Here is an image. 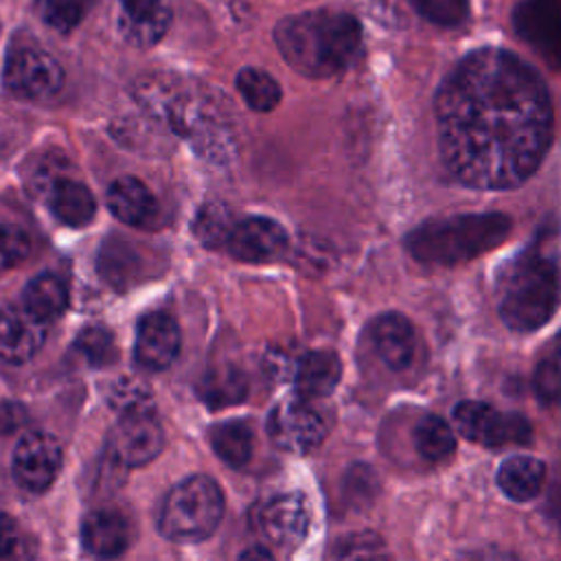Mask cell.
<instances>
[{"instance_id": "cell-18", "label": "cell", "mask_w": 561, "mask_h": 561, "mask_svg": "<svg viewBox=\"0 0 561 561\" xmlns=\"http://www.w3.org/2000/svg\"><path fill=\"white\" fill-rule=\"evenodd\" d=\"M370 340L379 359L392 368L403 370L410 366L416 351V333L412 322L401 313H381L370 324Z\"/></svg>"}, {"instance_id": "cell-26", "label": "cell", "mask_w": 561, "mask_h": 561, "mask_svg": "<svg viewBox=\"0 0 561 561\" xmlns=\"http://www.w3.org/2000/svg\"><path fill=\"white\" fill-rule=\"evenodd\" d=\"M414 447L427 460H443L456 449V434L443 416L425 414L414 427Z\"/></svg>"}, {"instance_id": "cell-14", "label": "cell", "mask_w": 561, "mask_h": 561, "mask_svg": "<svg viewBox=\"0 0 561 561\" xmlns=\"http://www.w3.org/2000/svg\"><path fill=\"white\" fill-rule=\"evenodd\" d=\"M180 351V327L178 322L164 313L153 311L140 318L136 329V346L134 355L142 368L164 370L173 364Z\"/></svg>"}, {"instance_id": "cell-4", "label": "cell", "mask_w": 561, "mask_h": 561, "mask_svg": "<svg viewBox=\"0 0 561 561\" xmlns=\"http://www.w3.org/2000/svg\"><path fill=\"white\" fill-rule=\"evenodd\" d=\"M508 230L511 219L502 213L460 215L419 226L408 234L405 245L416 261L454 265L500 245Z\"/></svg>"}, {"instance_id": "cell-37", "label": "cell", "mask_w": 561, "mask_h": 561, "mask_svg": "<svg viewBox=\"0 0 561 561\" xmlns=\"http://www.w3.org/2000/svg\"><path fill=\"white\" fill-rule=\"evenodd\" d=\"M22 548V535L13 517L0 511V561H13Z\"/></svg>"}, {"instance_id": "cell-16", "label": "cell", "mask_w": 561, "mask_h": 561, "mask_svg": "<svg viewBox=\"0 0 561 561\" xmlns=\"http://www.w3.org/2000/svg\"><path fill=\"white\" fill-rule=\"evenodd\" d=\"M309 504L300 493H283L270 500L261 513V528L278 546H298L309 530Z\"/></svg>"}, {"instance_id": "cell-9", "label": "cell", "mask_w": 561, "mask_h": 561, "mask_svg": "<svg viewBox=\"0 0 561 561\" xmlns=\"http://www.w3.org/2000/svg\"><path fill=\"white\" fill-rule=\"evenodd\" d=\"M61 467V445L48 432H26L11 458L15 482L31 493L46 491Z\"/></svg>"}, {"instance_id": "cell-35", "label": "cell", "mask_w": 561, "mask_h": 561, "mask_svg": "<svg viewBox=\"0 0 561 561\" xmlns=\"http://www.w3.org/2000/svg\"><path fill=\"white\" fill-rule=\"evenodd\" d=\"M533 390L546 405L561 401V366L552 359L539 362L533 375Z\"/></svg>"}, {"instance_id": "cell-33", "label": "cell", "mask_w": 561, "mask_h": 561, "mask_svg": "<svg viewBox=\"0 0 561 561\" xmlns=\"http://www.w3.org/2000/svg\"><path fill=\"white\" fill-rule=\"evenodd\" d=\"M75 348L92 364V366H105L116 357L114 348V337L107 329L103 327H88L83 329L77 340Z\"/></svg>"}, {"instance_id": "cell-27", "label": "cell", "mask_w": 561, "mask_h": 561, "mask_svg": "<svg viewBox=\"0 0 561 561\" xmlns=\"http://www.w3.org/2000/svg\"><path fill=\"white\" fill-rule=\"evenodd\" d=\"M234 226H237V219L232 210L221 202H210L197 210L193 221V232L206 248H226Z\"/></svg>"}, {"instance_id": "cell-39", "label": "cell", "mask_w": 561, "mask_h": 561, "mask_svg": "<svg viewBox=\"0 0 561 561\" xmlns=\"http://www.w3.org/2000/svg\"><path fill=\"white\" fill-rule=\"evenodd\" d=\"M26 410L18 401H0V434H9L24 423Z\"/></svg>"}, {"instance_id": "cell-40", "label": "cell", "mask_w": 561, "mask_h": 561, "mask_svg": "<svg viewBox=\"0 0 561 561\" xmlns=\"http://www.w3.org/2000/svg\"><path fill=\"white\" fill-rule=\"evenodd\" d=\"M237 561H274L272 552L263 546H250L241 552V557Z\"/></svg>"}, {"instance_id": "cell-30", "label": "cell", "mask_w": 561, "mask_h": 561, "mask_svg": "<svg viewBox=\"0 0 561 561\" xmlns=\"http://www.w3.org/2000/svg\"><path fill=\"white\" fill-rule=\"evenodd\" d=\"M94 0H37L42 20L61 33L72 31L83 22Z\"/></svg>"}, {"instance_id": "cell-7", "label": "cell", "mask_w": 561, "mask_h": 561, "mask_svg": "<svg viewBox=\"0 0 561 561\" xmlns=\"http://www.w3.org/2000/svg\"><path fill=\"white\" fill-rule=\"evenodd\" d=\"M64 83V70L53 55L35 46H18L4 64V85L20 99H48Z\"/></svg>"}, {"instance_id": "cell-1", "label": "cell", "mask_w": 561, "mask_h": 561, "mask_svg": "<svg viewBox=\"0 0 561 561\" xmlns=\"http://www.w3.org/2000/svg\"><path fill=\"white\" fill-rule=\"evenodd\" d=\"M440 156L473 188L526 182L552 138V105L541 77L517 55L482 48L467 55L436 94Z\"/></svg>"}, {"instance_id": "cell-21", "label": "cell", "mask_w": 561, "mask_h": 561, "mask_svg": "<svg viewBox=\"0 0 561 561\" xmlns=\"http://www.w3.org/2000/svg\"><path fill=\"white\" fill-rule=\"evenodd\" d=\"M340 377L342 364L333 351H311L296 366V390L302 399H320L335 390Z\"/></svg>"}, {"instance_id": "cell-12", "label": "cell", "mask_w": 561, "mask_h": 561, "mask_svg": "<svg viewBox=\"0 0 561 561\" xmlns=\"http://www.w3.org/2000/svg\"><path fill=\"white\" fill-rule=\"evenodd\" d=\"M164 445V434L151 410L127 412L112 434V449L118 462L140 467L151 462Z\"/></svg>"}, {"instance_id": "cell-19", "label": "cell", "mask_w": 561, "mask_h": 561, "mask_svg": "<svg viewBox=\"0 0 561 561\" xmlns=\"http://www.w3.org/2000/svg\"><path fill=\"white\" fill-rule=\"evenodd\" d=\"M118 28L136 46L156 44L171 24V11L162 0H121Z\"/></svg>"}, {"instance_id": "cell-8", "label": "cell", "mask_w": 561, "mask_h": 561, "mask_svg": "<svg viewBox=\"0 0 561 561\" xmlns=\"http://www.w3.org/2000/svg\"><path fill=\"white\" fill-rule=\"evenodd\" d=\"M267 434L283 451L309 454L324 440L327 423L307 399H289L270 412Z\"/></svg>"}, {"instance_id": "cell-34", "label": "cell", "mask_w": 561, "mask_h": 561, "mask_svg": "<svg viewBox=\"0 0 561 561\" xmlns=\"http://www.w3.org/2000/svg\"><path fill=\"white\" fill-rule=\"evenodd\" d=\"M412 7L430 22L458 26L469 15V0H410Z\"/></svg>"}, {"instance_id": "cell-6", "label": "cell", "mask_w": 561, "mask_h": 561, "mask_svg": "<svg viewBox=\"0 0 561 561\" xmlns=\"http://www.w3.org/2000/svg\"><path fill=\"white\" fill-rule=\"evenodd\" d=\"M456 430L462 438L484 445H522L530 440V423L519 412H500L484 401H462L454 408Z\"/></svg>"}, {"instance_id": "cell-2", "label": "cell", "mask_w": 561, "mask_h": 561, "mask_svg": "<svg viewBox=\"0 0 561 561\" xmlns=\"http://www.w3.org/2000/svg\"><path fill=\"white\" fill-rule=\"evenodd\" d=\"M274 42L296 72L324 79L353 64L362 46V28L348 13L316 9L280 20Z\"/></svg>"}, {"instance_id": "cell-31", "label": "cell", "mask_w": 561, "mask_h": 561, "mask_svg": "<svg viewBox=\"0 0 561 561\" xmlns=\"http://www.w3.org/2000/svg\"><path fill=\"white\" fill-rule=\"evenodd\" d=\"M134 263H136L134 250L118 239H110L99 254V270L103 278L110 280L112 285H123L125 280H129V276L134 274L131 270H136Z\"/></svg>"}, {"instance_id": "cell-32", "label": "cell", "mask_w": 561, "mask_h": 561, "mask_svg": "<svg viewBox=\"0 0 561 561\" xmlns=\"http://www.w3.org/2000/svg\"><path fill=\"white\" fill-rule=\"evenodd\" d=\"M31 252L28 230L15 221L0 217V270L22 263Z\"/></svg>"}, {"instance_id": "cell-36", "label": "cell", "mask_w": 561, "mask_h": 561, "mask_svg": "<svg viewBox=\"0 0 561 561\" xmlns=\"http://www.w3.org/2000/svg\"><path fill=\"white\" fill-rule=\"evenodd\" d=\"M149 401H151V394L147 392V388L134 379H123L112 390V405H116L123 414L151 410Z\"/></svg>"}, {"instance_id": "cell-5", "label": "cell", "mask_w": 561, "mask_h": 561, "mask_svg": "<svg viewBox=\"0 0 561 561\" xmlns=\"http://www.w3.org/2000/svg\"><path fill=\"white\" fill-rule=\"evenodd\" d=\"M224 517V493L208 476H191L178 482L164 497L160 530L173 541H202L210 537Z\"/></svg>"}, {"instance_id": "cell-25", "label": "cell", "mask_w": 561, "mask_h": 561, "mask_svg": "<svg viewBox=\"0 0 561 561\" xmlns=\"http://www.w3.org/2000/svg\"><path fill=\"white\" fill-rule=\"evenodd\" d=\"M215 454L230 467H243L252 456V430L243 421H226L210 430Z\"/></svg>"}, {"instance_id": "cell-13", "label": "cell", "mask_w": 561, "mask_h": 561, "mask_svg": "<svg viewBox=\"0 0 561 561\" xmlns=\"http://www.w3.org/2000/svg\"><path fill=\"white\" fill-rule=\"evenodd\" d=\"M226 250L243 263H270L287 250V232L274 219L248 217L237 221Z\"/></svg>"}, {"instance_id": "cell-15", "label": "cell", "mask_w": 561, "mask_h": 561, "mask_svg": "<svg viewBox=\"0 0 561 561\" xmlns=\"http://www.w3.org/2000/svg\"><path fill=\"white\" fill-rule=\"evenodd\" d=\"M46 322L24 307L0 309V359L7 364L28 362L46 340Z\"/></svg>"}, {"instance_id": "cell-20", "label": "cell", "mask_w": 561, "mask_h": 561, "mask_svg": "<svg viewBox=\"0 0 561 561\" xmlns=\"http://www.w3.org/2000/svg\"><path fill=\"white\" fill-rule=\"evenodd\" d=\"M105 202L116 219L127 226L145 228L158 217V202L153 193L131 175H123L114 180L107 188Z\"/></svg>"}, {"instance_id": "cell-10", "label": "cell", "mask_w": 561, "mask_h": 561, "mask_svg": "<svg viewBox=\"0 0 561 561\" xmlns=\"http://www.w3.org/2000/svg\"><path fill=\"white\" fill-rule=\"evenodd\" d=\"M513 26L543 61L561 66V0H522Z\"/></svg>"}, {"instance_id": "cell-23", "label": "cell", "mask_w": 561, "mask_h": 561, "mask_svg": "<svg viewBox=\"0 0 561 561\" xmlns=\"http://www.w3.org/2000/svg\"><path fill=\"white\" fill-rule=\"evenodd\" d=\"M66 307H68V287L53 272L37 274L24 287V309L46 324L57 320L66 311Z\"/></svg>"}, {"instance_id": "cell-29", "label": "cell", "mask_w": 561, "mask_h": 561, "mask_svg": "<svg viewBox=\"0 0 561 561\" xmlns=\"http://www.w3.org/2000/svg\"><path fill=\"white\" fill-rule=\"evenodd\" d=\"M335 561H390V552L377 533L359 530L337 543Z\"/></svg>"}, {"instance_id": "cell-38", "label": "cell", "mask_w": 561, "mask_h": 561, "mask_svg": "<svg viewBox=\"0 0 561 561\" xmlns=\"http://www.w3.org/2000/svg\"><path fill=\"white\" fill-rule=\"evenodd\" d=\"M458 561H519L513 552L500 548V546H478L460 554Z\"/></svg>"}, {"instance_id": "cell-28", "label": "cell", "mask_w": 561, "mask_h": 561, "mask_svg": "<svg viewBox=\"0 0 561 561\" xmlns=\"http://www.w3.org/2000/svg\"><path fill=\"white\" fill-rule=\"evenodd\" d=\"M245 392H248L245 377L241 375V370H237L232 366H224V368L210 370L204 377L202 388H199V394L213 408L239 403L245 397Z\"/></svg>"}, {"instance_id": "cell-3", "label": "cell", "mask_w": 561, "mask_h": 561, "mask_svg": "<svg viewBox=\"0 0 561 561\" xmlns=\"http://www.w3.org/2000/svg\"><path fill=\"white\" fill-rule=\"evenodd\" d=\"M557 265L537 250H526L497 274L495 298L502 322L513 331L543 327L559 305Z\"/></svg>"}, {"instance_id": "cell-11", "label": "cell", "mask_w": 561, "mask_h": 561, "mask_svg": "<svg viewBox=\"0 0 561 561\" xmlns=\"http://www.w3.org/2000/svg\"><path fill=\"white\" fill-rule=\"evenodd\" d=\"M35 186L44 195L50 213L61 224L79 228L92 221L96 210V199L83 182L68 178L59 169H39V175L35 178Z\"/></svg>"}, {"instance_id": "cell-17", "label": "cell", "mask_w": 561, "mask_h": 561, "mask_svg": "<svg viewBox=\"0 0 561 561\" xmlns=\"http://www.w3.org/2000/svg\"><path fill=\"white\" fill-rule=\"evenodd\" d=\"M83 548L96 559H114L129 546V522L116 508H94L81 524Z\"/></svg>"}, {"instance_id": "cell-22", "label": "cell", "mask_w": 561, "mask_h": 561, "mask_svg": "<svg viewBox=\"0 0 561 561\" xmlns=\"http://www.w3.org/2000/svg\"><path fill=\"white\" fill-rule=\"evenodd\" d=\"M546 480V465L535 456H511L497 469V484L506 497L528 502L539 495Z\"/></svg>"}, {"instance_id": "cell-24", "label": "cell", "mask_w": 561, "mask_h": 561, "mask_svg": "<svg viewBox=\"0 0 561 561\" xmlns=\"http://www.w3.org/2000/svg\"><path fill=\"white\" fill-rule=\"evenodd\" d=\"M234 83L245 105L254 112H272L280 103L283 92L278 81L261 68H252V66L241 68L237 72Z\"/></svg>"}]
</instances>
